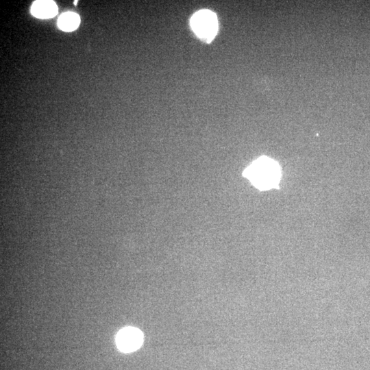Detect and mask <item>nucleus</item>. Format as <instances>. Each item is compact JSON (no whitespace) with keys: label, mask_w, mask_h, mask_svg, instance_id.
Wrapping results in <instances>:
<instances>
[{"label":"nucleus","mask_w":370,"mask_h":370,"mask_svg":"<svg viewBox=\"0 0 370 370\" xmlns=\"http://www.w3.org/2000/svg\"><path fill=\"white\" fill-rule=\"evenodd\" d=\"M243 175L257 188L264 190L274 188L278 184L281 171L275 160L262 156L248 166Z\"/></svg>","instance_id":"obj_1"},{"label":"nucleus","mask_w":370,"mask_h":370,"mask_svg":"<svg viewBox=\"0 0 370 370\" xmlns=\"http://www.w3.org/2000/svg\"><path fill=\"white\" fill-rule=\"evenodd\" d=\"M190 25L196 36L206 42L212 41L218 32L217 16L209 10L195 12L190 18Z\"/></svg>","instance_id":"obj_2"},{"label":"nucleus","mask_w":370,"mask_h":370,"mask_svg":"<svg viewBox=\"0 0 370 370\" xmlns=\"http://www.w3.org/2000/svg\"><path fill=\"white\" fill-rule=\"evenodd\" d=\"M143 341V334L140 330L133 327L121 329L116 334V344L123 352H131L138 349Z\"/></svg>","instance_id":"obj_3"},{"label":"nucleus","mask_w":370,"mask_h":370,"mask_svg":"<svg viewBox=\"0 0 370 370\" xmlns=\"http://www.w3.org/2000/svg\"><path fill=\"white\" fill-rule=\"evenodd\" d=\"M32 14L40 18L53 17L58 12V7L52 1H36L31 8Z\"/></svg>","instance_id":"obj_4"},{"label":"nucleus","mask_w":370,"mask_h":370,"mask_svg":"<svg viewBox=\"0 0 370 370\" xmlns=\"http://www.w3.org/2000/svg\"><path fill=\"white\" fill-rule=\"evenodd\" d=\"M79 22V16L76 13L69 12L59 17L58 25L62 30L71 32L78 27Z\"/></svg>","instance_id":"obj_5"},{"label":"nucleus","mask_w":370,"mask_h":370,"mask_svg":"<svg viewBox=\"0 0 370 370\" xmlns=\"http://www.w3.org/2000/svg\"><path fill=\"white\" fill-rule=\"evenodd\" d=\"M77 1H75V2H74L75 5L77 4Z\"/></svg>","instance_id":"obj_6"}]
</instances>
